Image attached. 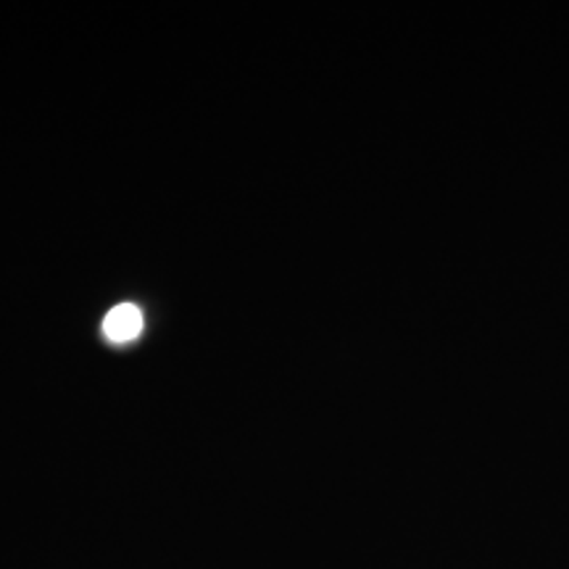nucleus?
I'll return each instance as SVG.
<instances>
[{
	"label": "nucleus",
	"mask_w": 569,
	"mask_h": 569,
	"mask_svg": "<svg viewBox=\"0 0 569 569\" xmlns=\"http://www.w3.org/2000/svg\"><path fill=\"white\" fill-rule=\"evenodd\" d=\"M142 330V311L134 303L113 306L103 319V332L111 343H130Z\"/></svg>",
	"instance_id": "obj_1"
}]
</instances>
